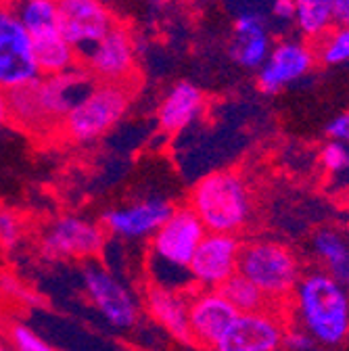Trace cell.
Returning <instances> with one entry per match:
<instances>
[{
    "instance_id": "obj_1",
    "label": "cell",
    "mask_w": 349,
    "mask_h": 351,
    "mask_svg": "<svg viewBox=\"0 0 349 351\" xmlns=\"http://www.w3.org/2000/svg\"><path fill=\"white\" fill-rule=\"evenodd\" d=\"M95 84L82 65L59 75H42L34 84L9 93L11 121L29 134L59 132L65 115Z\"/></svg>"
},
{
    "instance_id": "obj_2",
    "label": "cell",
    "mask_w": 349,
    "mask_h": 351,
    "mask_svg": "<svg viewBox=\"0 0 349 351\" xmlns=\"http://www.w3.org/2000/svg\"><path fill=\"white\" fill-rule=\"evenodd\" d=\"M289 310L299 328L326 347L343 345L349 337V291L324 270L301 274Z\"/></svg>"
},
{
    "instance_id": "obj_3",
    "label": "cell",
    "mask_w": 349,
    "mask_h": 351,
    "mask_svg": "<svg viewBox=\"0 0 349 351\" xmlns=\"http://www.w3.org/2000/svg\"><path fill=\"white\" fill-rule=\"evenodd\" d=\"M189 207L207 232L237 237L249 224L253 203L249 186L239 171L217 169L195 184Z\"/></svg>"
},
{
    "instance_id": "obj_4",
    "label": "cell",
    "mask_w": 349,
    "mask_h": 351,
    "mask_svg": "<svg viewBox=\"0 0 349 351\" xmlns=\"http://www.w3.org/2000/svg\"><path fill=\"white\" fill-rule=\"evenodd\" d=\"M239 274L259 289L270 307L289 310L293 291L303 272L297 255L287 245L276 241H253L241 249Z\"/></svg>"
},
{
    "instance_id": "obj_5",
    "label": "cell",
    "mask_w": 349,
    "mask_h": 351,
    "mask_svg": "<svg viewBox=\"0 0 349 351\" xmlns=\"http://www.w3.org/2000/svg\"><path fill=\"white\" fill-rule=\"evenodd\" d=\"M130 101H132V86L97 82L65 115L59 132L73 143H95L121 121L128 113Z\"/></svg>"
},
{
    "instance_id": "obj_6",
    "label": "cell",
    "mask_w": 349,
    "mask_h": 351,
    "mask_svg": "<svg viewBox=\"0 0 349 351\" xmlns=\"http://www.w3.org/2000/svg\"><path fill=\"white\" fill-rule=\"evenodd\" d=\"M40 77L32 36L9 5H0V88L13 93Z\"/></svg>"
},
{
    "instance_id": "obj_7",
    "label": "cell",
    "mask_w": 349,
    "mask_h": 351,
    "mask_svg": "<svg viewBox=\"0 0 349 351\" xmlns=\"http://www.w3.org/2000/svg\"><path fill=\"white\" fill-rule=\"evenodd\" d=\"M207 234L191 207L173 209L165 224L151 237V259L155 268H173L189 274L191 259Z\"/></svg>"
},
{
    "instance_id": "obj_8",
    "label": "cell",
    "mask_w": 349,
    "mask_h": 351,
    "mask_svg": "<svg viewBox=\"0 0 349 351\" xmlns=\"http://www.w3.org/2000/svg\"><path fill=\"white\" fill-rule=\"evenodd\" d=\"M84 293L97 307V312L115 328L130 330L141 320V301L117 276L99 268L97 263L84 268Z\"/></svg>"
},
{
    "instance_id": "obj_9",
    "label": "cell",
    "mask_w": 349,
    "mask_h": 351,
    "mask_svg": "<svg viewBox=\"0 0 349 351\" xmlns=\"http://www.w3.org/2000/svg\"><path fill=\"white\" fill-rule=\"evenodd\" d=\"M107 232L101 224L77 215H61L40 239V251L49 259H93L103 253Z\"/></svg>"
},
{
    "instance_id": "obj_10",
    "label": "cell",
    "mask_w": 349,
    "mask_h": 351,
    "mask_svg": "<svg viewBox=\"0 0 349 351\" xmlns=\"http://www.w3.org/2000/svg\"><path fill=\"white\" fill-rule=\"evenodd\" d=\"M80 65L99 84L132 86L136 73V49L132 34L121 25H115L91 51L80 57Z\"/></svg>"
},
{
    "instance_id": "obj_11",
    "label": "cell",
    "mask_w": 349,
    "mask_h": 351,
    "mask_svg": "<svg viewBox=\"0 0 349 351\" xmlns=\"http://www.w3.org/2000/svg\"><path fill=\"white\" fill-rule=\"evenodd\" d=\"M285 316L276 307L239 314L213 351H278L289 330Z\"/></svg>"
},
{
    "instance_id": "obj_12",
    "label": "cell",
    "mask_w": 349,
    "mask_h": 351,
    "mask_svg": "<svg viewBox=\"0 0 349 351\" xmlns=\"http://www.w3.org/2000/svg\"><path fill=\"white\" fill-rule=\"evenodd\" d=\"M59 32L82 57L115 25L113 13L101 0H57Z\"/></svg>"
},
{
    "instance_id": "obj_13",
    "label": "cell",
    "mask_w": 349,
    "mask_h": 351,
    "mask_svg": "<svg viewBox=\"0 0 349 351\" xmlns=\"http://www.w3.org/2000/svg\"><path fill=\"white\" fill-rule=\"evenodd\" d=\"M241 249L243 245L234 234L207 232L191 259L189 278L197 289H220L239 272Z\"/></svg>"
},
{
    "instance_id": "obj_14",
    "label": "cell",
    "mask_w": 349,
    "mask_h": 351,
    "mask_svg": "<svg viewBox=\"0 0 349 351\" xmlns=\"http://www.w3.org/2000/svg\"><path fill=\"white\" fill-rule=\"evenodd\" d=\"M239 312L220 289H195L189 293V330L191 345L215 349Z\"/></svg>"
},
{
    "instance_id": "obj_15",
    "label": "cell",
    "mask_w": 349,
    "mask_h": 351,
    "mask_svg": "<svg viewBox=\"0 0 349 351\" xmlns=\"http://www.w3.org/2000/svg\"><path fill=\"white\" fill-rule=\"evenodd\" d=\"M173 209L176 207L167 199L151 197L123 207L107 209L101 217V226L107 234L125 241L151 239L165 224V219L173 213Z\"/></svg>"
},
{
    "instance_id": "obj_16",
    "label": "cell",
    "mask_w": 349,
    "mask_h": 351,
    "mask_svg": "<svg viewBox=\"0 0 349 351\" xmlns=\"http://www.w3.org/2000/svg\"><path fill=\"white\" fill-rule=\"evenodd\" d=\"M316 63V51L303 40H280L268 61L259 67L257 86L264 95H276L293 82L305 77Z\"/></svg>"
},
{
    "instance_id": "obj_17",
    "label": "cell",
    "mask_w": 349,
    "mask_h": 351,
    "mask_svg": "<svg viewBox=\"0 0 349 351\" xmlns=\"http://www.w3.org/2000/svg\"><path fill=\"white\" fill-rule=\"evenodd\" d=\"M230 57L245 69H259L272 53L270 25L259 13H241L232 23Z\"/></svg>"
},
{
    "instance_id": "obj_18",
    "label": "cell",
    "mask_w": 349,
    "mask_h": 351,
    "mask_svg": "<svg viewBox=\"0 0 349 351\" xmlns=\"http://www.w3.org/2000/svg\"><path fill=\"white\" fill-rule=\"evenodd\" d=\"M145 310L165 332H169L180 343L191 345L186 293L151 282L145 291Z\"/></svg>"
},
{
    "instance_id": "obj_19",
    "label": "cell",
    "mask_w": 349,
    "mask_h": 351,
    "mask_svg": "<svg viewBox=\"0 0 349 351\" xmlns=\"http://www.w3.org/2000/svg\"><path fill=\"white\" fill-rule=\"evenodd\" d=\"M205 109V95L193 82L173 84L157 109L159 128L167 134H176L195 123Z\"/></svg>"
},
{
    "instance_id": "obj_20",
    "label": "cell",
    "mask_w": 349,
    "mask_h": 351,
    "mask_svg": "<svg viewBox=\"0 0 349 351\" xmlns=\"http://www.w3.org/2000/svg\"><path fill=\"white\" fill-rule=\"evenodd\" d=\"M34 55L40 75H59L80 67V55L71 49V44L61 36V32L36 38Z\"/></svg>"
},
{
    "instance_id": "obj_21",
    "label": "cell",
    "mask_w": 349,
    "mask_h": 351,
    "mask_svg": "<svg viewBox=\"0 0 349 351\" xmlns=\"http://www.w3.org/2000/svg\"><path fill=\"white\" fill-rule=\"evenodd\" d=\"M7 5L13 9L32 40L59 32L57 0H9Z\"/></svg>"
},
{
    "instance_id": "obj_22",
    "label": "cell",
    "mask_w": 349,
    "mask_h": 351,
    "mask_svg": "<svg viewBox=\"0 0 349 351\" xmlns=\"http://www.w3.org/2000/svg\"><path fill=\"white\" fill-rule=\"evenodd\" d=\"M314 251L320 257L324 272L349 291V245L330 228L318 230L314 237Z\"/></svg>"
},
{
    "instance_id": "obj_23",
    "label": "cell",
    "mask_w": 349,
    "mask_h": 351,
    "mask_svg": "<svg viewBox=\"0 0 349 351\" xmlns=\"http://www.w3.org/2000/svg\"><path fill=\"white\" fill-rule=\"evenodd\" d=\"M295 25L303 38L318 42L335 25V0H295Z\"/></svg>"
},
{
    "instance_id": "obj_24",
    "label": "cell",
    "mask_w": 349,
    "mask_h": 351,
    "mask_svg": "<svg viewBox=\"0 0 349 351\" xmlns=\"http://www.w3.org/2000/svg\"><path fill=\"white\" fill-rule=\"evenodd\" d=\"M220 293L230 301V305L234 307L239 314L259 312V310H266V307H270V303L266 301L264 295L259 293V289L255 285H251L239 272L220 287Z\"/></svg>"
},
{
    "instance_id": "obj_25",
    "label": "cell",
    "mask_w": 349,
    "mask_h": 351,
    "mask_svg": "<svg viewBox=\"0 0 349 351\" xmlns=\"http://www.w3.org/2000/svg\"><path fill=\"white\" fill-rule=\"evenodd\" d=\"M316 57L326 67L349 63V27L339 25L337 29H330L324 38H320Z\"/></svg>"
},
{
    "instance_id": "obj_26",
    "label": "cell",
    "mask_w": 349,
    "mask_h": 351,
    "mask_svg": "<svg viewBox=\"0 0 349 351\" xmlns=\"http://www.w3.org/2000/svg\"><path fill=\"white\" fill-rule=\"evenodd\" d=\"M320 165L330 178H339L343 173H349V145L343 143H326L320 151Z\"/></svg>"
},
{
    "instance_id": "obj_27",
    "label": "cell",
    "mask_w": 349,
    "mask_h": 351,
    "mask_svg": "<svg viewBox=\"0 0 349 351\" xmlns=\"http://www.w3.org/2000/svg\"><path fill=\"white\" fill-rule=\"evenodd\" d=\"M23 219L17 211L0 207V247L5 251L17 249V245L23 241Z\"/></svg>"
},
{
    "instance_id": "obj_28",
    "label": "cell",
    "mask_w": 349,
    "mask_h": 351,
    "mask_svg": "<svg viewBox=\"0 0 349 351\" xmlns=\"http://www.w3.org/2000/svg\"><path fill=\"white\" fill-rule=\"evenodd\" d=\"M9 341L13 351H57L51 343H47L25 324H13L9 328Z\"/></svg>"
},
{
    "instance_id": "obj_29",
    "label": "cell",
    "mask_w": 349,
    "mask_h": 351,
    "mask_svg": "<svg viewBox=\"0 0 349 351\" xmlns=\"http://www.w3.org/2000/svg\"><path fill=\"white\" fill-rule=\"evenodd\" d=\"M316 345L318 343L308 332H303L301 328H289L285 335V343H282V347L287 351H314Z\"/></svg>"
},
{
    "instance_id": "obj_30",
    "label": "cell",
    "mask_w": 349,
    "mask_h": 351,
    "mask_svg": "<svg viewBox=\"0 0 349 351\" xmlns=\"http://www.w3.org/2000/svg\"><path fill=\"white\" fill-rule=\"evenodd\" d=\"M326 136L335 143H343V145H349V111L347 113H341L337 117H333L328 123H326Z\"/></svg>"
},
{
    "instance_id": "obj_31",
    "label": "cell",
    "mask_w": 349,
    "mask_h": 351,
    "mask_svg": "<svg viewBox=\"0 0 349 351\" xmlns=\"http://www.w3.org/2000/svg\"><path fill=\"white\" fill-rule=\"evenodd\" d=\"M270 13H272V19L280 25L295 23V0H274Z\"/></svg>"
},
{
    "instance_id": "obj_32",
    "label": "cell",
    "mask_w": 349,
    "mask_h": 351,
    "mask_svg": "<svg viewBox=\"0 0 349 351\" xmlns=\"http://www.w3.org/2000/svg\"><path fill=\"white\" fill-rule=\"evenodd\" d=\"M335 23L349 27V0H335Z\"/></svg>"
},
{
    "instance_id": "obj_33",
    "label": "cell",
    "mask_w": 349,
    "mask_h": 351,
    "mask_svg": "<svg viewBox=\"0 0 349 351\" xmlns=\"http://www.w3.org/2000/svg\"><path fill=\"white\" fill-rule=\"evenodd\" d=\"M11 121V107H9V93L0 88V125Z\"/></svg>"
},
{
    "instance_id": "obj_34",
    "label": "cell",
    "mask_w": 349,
    "mask_h": 351,
    "mask_svg": "<svg viewBox=\"0 0 349 351\" xmlns=\"http://www.w3.org/2000/svg\"><path fill=\"white\" fill-rule=\"evenodd\" d=\"M0 351H13V347H11V345H7V343H3V341H0Z\"/></svg>"
},
{
    "instance_id": "obj_35",
    "label": "cell",
    "mask_w": 349,
    "mask_h": 351,
    "mask_svg": "<svg viewBox=\"0 0 349 351\" xmlns=\"http://www.w3.org/2000/svg\"><path fill=\"white\" fill-rule=\"evenodd\" d=\"M345 209H347V215H349V193H347V199H345Z\"/></svg>"
},
{
    "instance_id": "obj_36",
    "label": "cell",
    "mask_w": 349,
    "mask_h": 351,
    "mask_svg": "<svg viewBox=\"0 0 349 351\" xmlns=\"http://www.w3.org/2000/svg\"><path fill=\"white\" fill-rule=\"evenodd\" d=\"M9 3V0H0V5H7Z\"/></svg>"
}]
</instances>
